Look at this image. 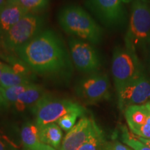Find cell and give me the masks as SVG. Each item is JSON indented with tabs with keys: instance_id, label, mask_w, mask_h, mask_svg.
<instances>
[{
	"instance_id": "5",
	"label": "cell",
	"mask_w": 150,
	"mask_h": 150,
	"mask_svg": "<svg viewBox=\"0 0 150 150\" xmlns=\"http://www.w3.org/2000/svg\"><path fill=\"white\" fill-rule=\"evenodd\" d=\"M44 22L39 15H26L0 38L1 46L7 51L16 52L42 31Z\"/></svg>"
},
{
	"instance_id": "28",
	"label": "cell",
	"mask_w": 150,
	"mask_h": 150,
	"mask_svg": "<svg viewBox=\"0 0 150 150\" xmlns=\"http://www.w3.org/2000/svg\"><path fill=\"white\" fill-rule=\"evenodd\" d=\"M138 137V138L139 139L140 141L143 142L144 144H145L146 145L148 146L150 148V139H147V138H140V137Z\"/></svg>"
},
{
	"instance_id": "23",
	"label": "cell",
	"mask_w": 150,
	"mask_h": 150,
	"mask_svg": "<svg viewBox=\"0 0 150 150\" xmlns=\"http://www.w3.org/2000/svg\"><path fill=\"white\" fill-rule=\"evenodd\" d=\"M102 150H133L126 145L121 143L117 140L105 141L103 144Z\"/></svg>"
},
{
	"instance_id": "20",
	"label": "cell",
	"mask_w": 150,
	"mask_h": 150,
	"mask_svg": "<svg viewBox=\"0 0 150 150\" xmlns=\"http://www.w3.org/2000/svg\"><path fill=\"white\" fill-rule=\"evenodd\" d=\"M105 142L104 133L99 128L90 139L83 143L76 150H102Z\"/></svg>"
},
{
	"instance_id": "27",
	"label": "cell",
	"mask_w": 150,
	"mask_h": 150,
	"mask_svg": "<svg viewBox=\"0 0 150 150\" xmlns=\"http://www.w3.org/2000/svg\"><path fill=\"white\" fill-rule=\"evenodd\" d=\"M146 56V60H147V65L148 67H149V73H150V45L148 48L147 52L145 54Z\"/></svg>"
},
{
	"instance_id": "12",
	"label": "cell",
	"mask_w": 150,
	"mask_h": 150,
	"mask_svg": "<svg viewBox=\"0 0 150 150\" xmlns=\"http://www.w3.org/2000/svg\"><path fill=\"white\" fill-rule=\"evenodd\" d=\"M124 113L131 133L140 138L150 139V106L148 103L129 106Z\"/></svg>"
},
{
	"instance_id": "14",
	"label": "cell",
	"mask_w": 150,
	"mask_h": 150,
	"mask_svg": "<svg viewBox=\"0 0 150 150\" xmlns=\"http://www.w3.org/2000/svg\"><path fill=\"white\" fill-rule=\"evenodd\" d=\"M48 94L42 86L31 83L27 89L22 93L17 99L13 107L18 111H24L27 108H32Z\"/></svg>"
},
{
	"instance_id": "11",
	"label": "cell",
	"mask_w": 150,
	"mask_h": 150,
	"mask_svg": "<svg viewBox=\"0 0 150 150\" xmlns=\"http://www.w3.org/2000/svg\"><path fill=\"white\" fill-rule=\"evenodd\" d=\"M99 128L93 117L83 116L67 132L62 141L60 150H76L88 141Z\"/></svg>"
},
{
	"instance_id": "24",
	"label": "cell",
	"mask_w": 150,
	"mask_h": 150,
	"mask_svg": "<svg viewBox=\"0 0 150 150\" xmlns=\"http://www.w3.org/2000/svg\"><path fill=\"white\" fill-rule=\"evenodd\" d=\"M16 147L10 138L0 131V150H14Z\"/></svg>"
},
{
	"instance_id": "16",
	"label": "cell",
	"mask_w": 150,
	"mask_h": 150,
	"mask_svg": "<svg viewBox=\"0 0 150 150\" xmlns=\"http://www.w3.org/2000/svg\"><path fill=\"white\" fill-rule=\"evenodd\" d=\"M39 127L40 142L60 150L63 141V131L56 123H50Z\"/></svg>"
},
{
	"instance_id": "22",
	"label": "cell",
	"mask_w": 150,
	"mask_h": 150,
	"mask_svg": "<svg viewBox=\"0 0 150 150\" xmlns=\"http://www.w3.org/2000/svg\"><path fill=\"white\" fill-rule=\"evenodd\" d=\"M83 115H84V113L81 112H70L60 118L59 120L56 122V124L59 125L62 130L68 132L76 125L77 118Z\"/></svg>"
},
{
	"instance_id": "18",
	"label": "cell",
	"mask_w": 150,
	"mask_h": 150,
	"mask_svg": "<svg viewBox=\"0 0 150 150\" xmlns=\"http://www.w3.org/2000/svg\"><path fill=\"white\" fill-rule=\"evenodd\" d=\"M6 3L20 6L29 13L38 14L47 8L50 0H6Z\"/></svg>"
},
{
	"instance_id": "3",
	"label": "cell",
	"mask_w": 150,
	"mask_h": 150,
	"mask_svg": "<svg viewBox=\"0 0 150 150\" xmlns=\"http://www.w3.org/2000/svg\"><path fill=\"white\" fill-rule=\"evenodd\" d=\"M150 45V3L146 0L131 2L125 47L146 54Z\"/></svg>"
},
{
	"instance_id": "10",
	"label": "cell",
	"mask_w": 150,
	"mask_h": 150,
	"mask_svg": "<svg viewBox=\"0 0 150 150\" xmlns=\"http://www.w3.org/2000/svg\"><path fill=\"white\" fill-rule=\"evenodd\" d=\"M86 5L108 27H118L125 22L126 11L124 0H87Z\"/></svg>"
},
{
	"instance_id": "26",
	"label": "cell",
	"mask_w": 150,
	"mask_h": 150,
	"mask_svg": "<svg viewBox=\"0 0 150 150\" xmlns=\"http://www.w3.org/2000/svg\"><path fill=\"white\" fill-rule=\"evenodd\" d=\"M24 150H57L56 149H54L51 146L47 145H45V144L42 143H39L38 145L35 146L34 148L31 149H24Z\"/></svg>"
},
{
	"instance_id": "6",
	"label": "cell",
	"mask_w": 150,
	"mask_h": 150,
	"mask_svg": "<svg viewBox=\"0 0 150 150\" xmlns=\"http://www.w3.org/2000/svg\"><path fill=\"white\" fill-rule=\"evenodd\" d=\"M35 123L38 127L55 123L61 117L72 112L85 114L86 108L78 103L65 99H57L46 95L32 108Z\"/></svg>"
},
{
	"instance_id": "2",
	"label": "cell",
	"mask_w": 150,
	"mask_h": 150,
	"mask_svg": "<svg viewBox=\"0 0 150 150\" xmlns=\"http://www.w3.org/2000/svg\"><path fill=\"white\" fill-rule=\"evenodd\" d=\"M58 20L61 29L72 37L92 44H98L102 40V28L79 6H65L59 12Z\"/></svg>"
},
{
	"instance_id": "19",
	"label": "cell",
	"mask_w": 150,
	"mask_h": 150,
	"mask_svg": "<svg viewBox=\"0 0 150 150\" xmlns=\"http://www.w3.org/2000/svg\"><path fill=\"white\" fill-rule=\"evenodd\" d=\"M121 140L125 145L133 150H150V148L140 141L138 137L131 134L125 126L121 127Z\"/></svg>"
},
{
	"instance_id": "7",
	"label": "cell",
	"mask_w": 150,
	"mask_h": 150,
	"mask_svg": "<svg viewBox=\"0 0 150 150\" xmlns=\"http://www.w3.org/2000/svg\"><path fill=\"white\" fill-rule=\"evenodd\" d=\"M70 57L76 70L87 74H95L101 67L99 55L91 43L77 38L68 40Z\"/></svg>"
},
{
	"instance_id": "4",
	"label": "cell",
	"mask_w": 150,
	"mask_h": 150,
	"mask_svg": "<svg viewBox=\"0 0 150 150\" xmlns=\"http://www.w3.org/2000/svg\"><path fill=\"white\" fill-rule=\"evenodd\" d=\"M111 72L115 90L118 92L140 76L145 70L136 52L126 47H117L112 54Z\"/></svg>"
},
{
	"instance_id": "17",
	"label": "cell",
	"mask_w": 150,
	"mask_h": 150,
	"mask_svg": "<svg viewBox=\"0 0 150 150\" xmlns=\"http://www.w3.org/2000/svg\"><path fill=\"white\" fill-rule=\"evenodd\" d=\"M21 139L24 149H31L40 143L39 127L35 123L24 124L21 130Z\"/></svg>"
},
{
	"instance_id": "9",
	"label": "cell",
	"mask_w": 150,
	"mask_h": 150,
	"mask_svg": "<svg viewBox=\"0 0 150 150\" xmlns=\"http://www.w3.org/2000/svg\"><path fill=\"white\" fill-rule=\"evenodd\" d=\"M110 87L107 75L97 72L80 80L76 93L86 104H93L109 98Z\"/></svg>"
},
{
	"instance_id": "21",
	"label": "cell",
	"mask_w": 150,
	"mask_h": 150,
	"mask_svg": "<svg viewBox=\"0 0 150 150\" xmlns=\"http://www.w3.org/2000/svg\"><path fill=\"white\" fill-rule=\"evenodd\" d=\"M30 84L31 83L23 84V85L13 86V87L7 88H3L4 95L9 107L14 106L20 94L23 93L26 89H27Z\"/></svg>"
},
{
	"instance_id": "30",
	"label": "cell",
	"mask_w": 150,
	"mask_h": 150,
	"mask_svg": "<svg viewBox=\"0 0 150 150\" xmlns=\"http://www.w3.org/2000/svg\"><path fill=\"white\" fill-rule=\"evenodd\" d=\"M3 65L4 63L0 62V77H1V72H2V68H3Z\"/></svg>"
},
{
	"instance_id": "8",
	"label": "cell",
	"mask_w": 150,
	"mask_h": 150,
	"mask_svg": "<svg viewBox=\"0 0 150 150\" xmlns=\"http://www.w3.org/2000/svg\"><path fill=\"white\" fill-rule=\"evenodd\" d=\"M117 94L118 106L122 111L129 106L147 104L150 101V74L145 71L124 86Z\"/></svg>"
},
{
	"instance_id": "13",
	"label": "cell",
	"mask_w": 150,
	"mask_h": 150,
	"mask_svg": "<svg viewBox=\"0 0 150 150\" xmlns=\"http://www.w3.org/2000/svg\"><path fill=\"white\" fill-rule=\"evenodd\" d=\"M31 83L32 77L24 70L22 65L16 64L12 67L4 63L0 77V86L2 88Z\"/></svg>"
},
{
	"instance_id": "1",
	"label": "cell",
	"mask_w": 150,
	"mask_h": 150,
	"mask_svg": "<svg viewBox=\"0 0 150 150\" xmlns=\"http://www.w3.org/2000/svg\"><path fill=\"white\" fill-rule=\"evenodd\" d=\"M33 72L49 76H70L72 61L61 37L52 29H43L16 52Z\"/></svg>"
},
{
	"instance_id": "29",
	"label": "cell",
	"mask_w": 150,
	"mask_h": 150,
	"mask_svg": "<svg viewBox=\"0 0 150 150\" xmlns=\"http://www.w3.org/2000/svg\"><path fill=\"white\" fill-rule=\"evenodd\" d=\"M6 4V0H0V11L2 10Z\"/></svg>"
},
{
	"instance_id": "25",
	"label": "cell",
	"mask_w": 150,
	"mask_h": 150,
	"mask_svg": "<svg viewBox=\"0 0 150 150\" xmlns=\"http://www.w3.org/2000/svg\"><path fill=\"white\" fill-rule=\"evenodd\" d=\"M8 104L6 100L3 93V88L0 86V110L8 108Z\"/></svg>"
},
{
	"instance_id": "15",
	"label": "cell",
	"mask_w": 150,
	"mask_h": 150,
	"mask_svg": "<svg viewBox=\"0 0 150 150\" xmlns=\"http://www.w3.org/2000/svg\"><path fill=\"white\" fill-rule=\"evenodd\" d=\"M27 14L29 13L20 6L6 3L0 11V38Z\"/></svg>"
},
{
	"instance_id": "31",
	"label": "cell",
	"mask_w": 150,
	"mask_h": 150,
	"mask_svg": "<svg viewBox=\"0 0 150 150\" xmlns=\"http://www.w3.org/2000/svg\"><path fill=\"white\" fill-rule=\"evenodd\" d=\"M148 104H149V106H150V101H149V102H148Z\"/></svg>"
}]
</instances>
